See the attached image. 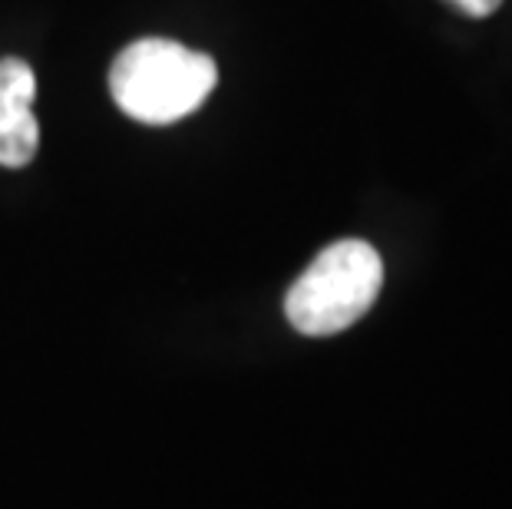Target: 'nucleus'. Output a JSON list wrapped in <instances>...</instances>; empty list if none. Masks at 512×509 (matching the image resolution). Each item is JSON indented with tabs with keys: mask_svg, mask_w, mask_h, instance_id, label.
Returning <instances> with one entry per match:
<instances>
[{
	"mask_svg": "<svg viewBox=\"0 0 512 509\" xmlns=\"http://www.w3.org/2000/svg\"><path fill=\"white\" fill-rule=\"evenodd\" d=\"M37 77L30 63L0 60V166L20 169L34 162L40 146V123L34 116Z\"/></svg>",
	"mask_w": 512,
	"mask_h": 509,
	"instance_id": "nucleus-3",
	"label": "nucleus"
},
{
	"mask_svg": "<svg viewBox=\"0 0 512 509\" xmlns=\"http://www.w3.org/2000/svg\"><path fill=\"white\" fill-rule=\"evenodd\" d=\"M450 4L460 7L463 14H470V17H489V14H496L503 0H450Z\"/></svg>",
	"mask_w": 512,
	"mask_h": 509,
	"instance_id": "nucleus-4",
	"label": "nucleus"
},
{
	"mask_svg": "<svg viewBox=\"0 0 512 509\" xmlns=\"http://www.w3.org/2000/svg\"><path fill=\"white\" fill-rule=\"evenodd\" d=\"M215 83L219 67L212 57L162 37L129 43L110 67L116 106L143 126L179 123L209 100Z\"/></svg>",
	"mask_w": 512,
	"mask_h": 509,
	"instance_id": "nucleus-1",
	"label": "nucleus"
},
{
	"mask_svg": "<svg viewBox=\"0 0 512 509\" xmlns=\"http://www.w3.org/2000/svg\"><path fill=\"white\" fill-rule=\"evenodd\" d=\"M380 285H384V262L377 248L361 238H341L324 248L288 288L285 314L294 331L308 338H331L374 308Z\"/></svg>",
	"mask_w": 512,
	"mask_h": 509,
	"instance_id": "nucleus-2",
	"label": "nucleus"
}]
</instances>
